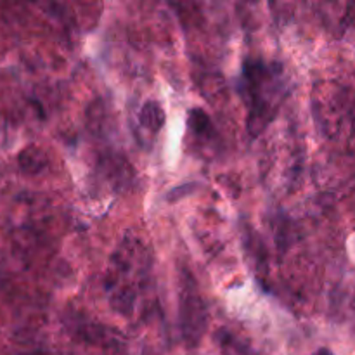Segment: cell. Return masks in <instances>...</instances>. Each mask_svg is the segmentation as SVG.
<instances>
[{"mask_svg":"<svg viewBox=\"0 0 355 355\" xmlns=\"http://www.w3.org/2000/svg\"><path fill=\"white\" fill-rule=\"evenodd\" d=\"M180 329L187 345L194 347L207 329V305L198 290L186 288L180 297Z\"/></svg>","mask_w":355,"mask_h":355,"instance_id":"cell-1","label":"cell"},{"mask_svg":"<svg viewBox=\"0 0 355 355\" xmlns=\"http://www.w3.org/2000/svg\"><path fill=\"white\" fill-rule=\"evenodd\" d=\"M165 111L156 101H148L139 111V121L142 127H146L151 132H159L165 125Z\"/></svg>","mask_w":355,"mask_h":355,"instance_id":"cell-2","label":"cell"},{"mask_svg":"<svg viewBox=\"0 0 355 355\" xmlns=\"http://www.w3.org/2000/svg\"><path fill=\"white\" fill-rule=\"evenodd\" d=\"M17 162H19V166L23 172L38 173L44 168L45 163H47V156H45V153L42 151V149L31 146V148L23 149V151L19 153Z\"/></svg>","mask_w":355,"mask_h":355,"instance_id":"cell-3","label":"cell"},{"mask_svg":"<svg viewBox=\"0 0 355 355\" xmlns=\"http://www.w3.org/2000/svg\"><path fill=\"white\" fill-rule=\"evenodd\" d=\"M189 128L196 134H207L211 130V121L203 110H191Z\"/></svg>","mask_w":355,"mask_h":355,"instance_id":"cell-4","label":"cell"},{"mask_svg":"<svg viewBox=\"0 0 355 355\" xmlns=\"http://www.w3.org/2000/svg\"><path fill=\"white\" fill-rule=\"evenodd\" d=\"M191 191H194V186H193V184H186V186H180V187H177V189L170 191V194H168V200H170V201H173V200H177V198H182V196H186V193H191Z\"/></svg>","mask_w":355,"mask_h":355,"instance_id":"cell-5","label":"cell"}]
</instances>
